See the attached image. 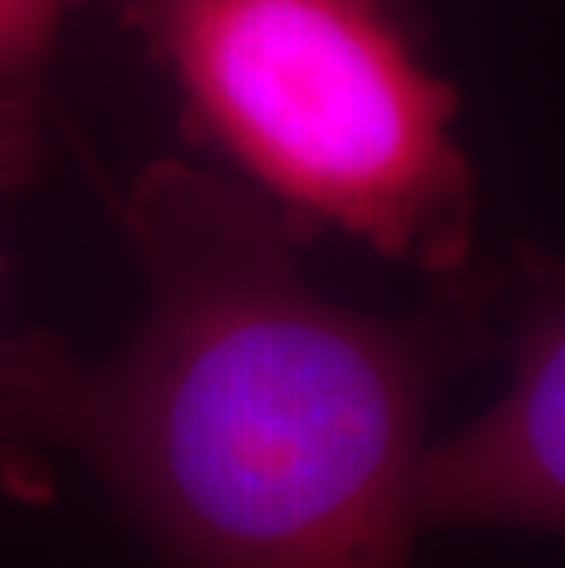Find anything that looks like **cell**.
Masks as SVG:
<instances>
[{
  "label": "cell",
  "mask_w": 565,
  "mask_h": 568,
  "mask_svg": "<svg viewBox=\"0 0 565 568\" xmlns=\"http://www.w3.org/2000/svg\"><path fill=\"white\" fill-rule=\"evenodd\" d=\"M143 316L111 356L33 326L0 342V418L59 447L151 568H415L441 385L485 353L460 275L412 316L305 280V235L224 169L159 159L118 202Z\"/></svg>",
  "instance_id": "1"
},
{
  "label": "cell",
  "mask_w": 565,
  "mask_h": 568,
  "mask_svg": "<svg viewBox=\"0 0 565 568\" xmlns=\"http://www.w3.org/2000/svg\"><path fill=\"white\" fill-rule=\"evenodd\" d=\"M89 0H0V84H41L70 16Z\"/></svg>",
  "instance_id": "5"
},
{
  "label": "cell",
  "mask_w": 565,
  "mask_h": 568,
  "mask_svg": "<svg viewBox=\"0 0 565 568\" xmlns=\"http://www.w3.org/2000/svg\"><path fill=\"white\" fill-rule=\"evenodd\" d=\"M426 531L565 536V286L551 283L514 331L511 385L485 415L426 444Z\"/></svg>",
  "instance_id": "3"
},
{
  "label": "cell",
  "mask_w": 565,
  "mask_h": 568,
  "mask_svg": "<svg viewBox=\"0 0 565 568\" xmlns=\"http://www.w3.org/2000/svg\"><path fill=\"white\" fill-rule=\"evenodd\" d=\"M44 95L41 84H0V199L27 187L44 165ZM4 272V257H0ZM56 499L52 463L22 444L0 418V503L44 506Z\"/></svg>",
  "instance_id": "4"
},
{
  "label": "cell",
  "mask_w": 565,
  "mask_h": 568,
  "mask_svg": "<svg viewBox=\"0 0 565 568\" xmlns=\"http://www.w3.org/2000/svg\"><path fill=\"white\" fill-rule=\"evenodd\" d=\"M382 4H386L390 11H396V16L404 19V8H407V0H382Z\"/></svg>",
  "instance_id": "6"
},
{
  "label": "cell",
  "mask_w": 565,
  "mask_h": 568,
  "mask_svg": "<svg viewBox=\"0 0 565 568\" xmlns=\"http://www.w3.org/2000/svg\"><path fill=\"white\" fill-rule=\"evenodd\" d=\"M162 70L180 129L297 232H339L430 280L474 246L455 89L382 0H103Z\"/></svg>",
  "instance_id": "2"
}]
</instances>
